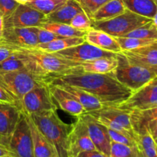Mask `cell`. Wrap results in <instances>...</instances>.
Returning <instances> with one entry per match:
<instances>
[{"mask_svg":"<svg viewBox=\"0 0 157 157\" xmlns=\"http://www.w3.org/2000/svg\"><path fill=\"white\" fill-rule=\"evenodd\" d=\"M48 84L64 83L85 90L97 98L102 105L117 106L126 101L132 91L116 80L113 72L93 74L69 72L48 78Z\"/></svg>","mask_w":157,"mask_h":157,"instance_id":"obj_1","label":"cell"},{"mask_svg":"<svg viewBox=\"0 0 157 157\" xmlns=\"http://www.w3.org/2000/svg\"><path fill=\"white\" fill-rule=\"evenodd\" d=\"M12 48L15 55L21 59L29 71L47 79L66 74L77 64L75 61L63 59L53 53L42 52L35 48Z\"/></svg>","mask_w":157,"mask_h":157,"instance_id":"obj_2","label":"cell"},{"mask_svg":"<svg viewBox=\"0 0 157 157\" xmlns=\"http://www.w3.org/2000/svg\"><path fill=\"white\" fill-rule=\"evenodd\" d=\"M29 115L40 132L55 147L58 156L67 157V138L71 124L63 122L57 110Z\"/></svg>","mask_w":157,"mask_h":157,"instance_id":"obj_3","label":"cell"},{"mask_svg":"<svg viewBox=\"0 0 157 157\" xmlns=\"http://www.w3.org/2000/svg\"><path fill=\"white\" fill-rule=\"evenodd\" d=\"M44 84H48L47 78L28 70L0 73V86L16 101L20 110L24 95L35 87Z\"/></svg>","mask_w":157,"mask_h":157,"instance_id":"obj_4","label":"cell"},{"mask_svg":"<svg viewBox=\"0 0 157 157\" xmlns=\"http://www.w3.org/2000/svg\"><path fill=\"white\" fill-rule=\"evenodd\" d=\"M117 65L113 75L117 81L132 92L157 78V72L130 62L122 53H117Z\"/></svg>","mask_w":157,"mask_h":157,"instance_id":"obj_5","label":"cell"},{"mask_svg":"<svg viewBox=\"0 0 157 157\" xmlns=\"http://www.w3.org/2000/svg\"><path fill=\"white\" fill-rule=\"evenodd\" d=\"M152 20L126 9L122 14L110 19L91 21V28L103 31L113 37H124L131 31L146 25Z\"/></svg>","mask_w":157,"mask_h":157,"instance_id":"obj_6","label":"cell"},{"mask_svg":"<svg viewBox=\"0 0 157 157\" xmlns=\"http://www.w3.org/2000/svg\"><path fill=\"white\" fill-rule=\"evenodd\" d=\"M21 110L28 114L58 110L50 92L49 84L33 88L24 95L21 101Z\"/></svg>","mask_w":157,"mask_h":157,"instance_id":"obj_7","label":"cell"},{"mask_svg":"<svg viewBox=\"0 0 157 157\" xmlns=\"http://www.w3.org/2000/svg\"><path fill=\"white\" fill-rule=\"evenodd\" d=\"M8 152L10 157H34L30 128L25 114L22 111L11 137Z\"/></svg>","mask_w":157,"mask_h":157,"instance_id":"obj_8","label":"cell"},{"mask_svg":"<svg viewBox=\"0 0 157 157\" xmlns=\"http://www.w3.org/2000/svg\"><path fill=\"white\" fill-rule=\"evenodd\" d=\"M156 78L132 92L130 96L124 102L117 106L127 111L146 110L157 107Z\"/></svg>","mask_w":157,"mask_h":157,"instance_id":"obj_9","label":"cell"},{"mask_svg":"<svg viewBox=\"0 0 157 157\" xmlns=\"http://www.w3.org/2000/svg\"><path fill=\"white\" fill-rule=\"evenodd\" d=\"M47 22L45 15L26 4H19L10 15L3 18V29L41 27Z\"/></svg>","mask_w":157,"mask_h":157,"instance_id":"obj_10","label":"cell"},{"mask_svg":"<svg viewBox=\"0 0 157 157\" xmlns=\"http://www.w3.org/2000/svg\"><path fill=\"white\" fill-rule=\"evenodd\" d=\"M96 150L82 117H77L71 124L67 138V157H77L81 152Z\"/></svg>","mask_w":157,"mask_h":157,"instance_id":"obj_11","label":"cell"},{"mask_svg":"<svg viewBox=\"0 0 157 157\" xmlns=\"http://www.w3.org/2000/svg\"><path fill=\"white\" fill-rule=\"evenodd\" d=\"M53 54L63 59L75 62H84L101 58L115 57L117 55L116 53L103 50L86 41L81 44L67 48Z\"/></svg>","mask_w":157,"mask_h":157,"instance_id":"obj_12","label":"cell"},{"mask_svg":"<svg viewBox=\"0 0 157 157\" xmlns=\"http://www.w3.org/2000/svg\"><path fill=\"white\" fill-rule=\"evenodd\" d=\"M21 112L16 105L0 102V146L7 150Z\"/></svg>","mask_w":157,"mask_h":157,"instance_id":"obj_13","label":"cell"},{"mask_svg":"<svg viewBox=\"0 0 157 157\" xmlns=\"http://www.w3.org/2000/svg\"><path fill=\"white\" fill-rule=\"evenodd\" d=\"M1 44L21 48H32L38 44L35 27L3 29Z\"/></svg>","mask_w":157,"mask_h":157,"instance_id":"obj_14","label":"cell"},{"mask_svg":"<svg viewBox=\"0 0 157 157\" xmlns=\"http://www.w3.org/2000/svg\"><path fill=\"white\" fill-rule=\"evenodd\" d=\"M130 119L132 130L136 136L149 133L156 141L157 107L146 110H131Z\"/></svg>","mask_w":157,"mask_h":157,"instance_id":"obj_15","label":"cell"},{"mask_svg":"<svg viewBox=\"0 0 157 157\" xmlns=\"http://www.w3.org/2000/svg\"><path fill=\"white\" fill-rule=\"evenodd\" d=\"M81 117L87 125L89 135L96 150L102 153L106 156L110 157L111 140L107 127L98 122L88 113H83Z\"/></svg>","mask_w":157,"mask_h":157,"instance_id":"obj_16","label":"cell"},{"mask_svg":"<svg viewBox=\"0 0 157 157\" xmlns=\"http://www.w3.org/2000/svg\"><path fill=\"white\" fill-rule=\"evenodd\" d=\"M121 53L130 62L157 72V42Z\"/></svg>","mask_w":157,"mask_h":157,"instance_id":"obj_17","label":"cell"},{"mask_svg":"<svg viewBox=\"0 0 157 157\" xmlns=\"http://www.w3.org/2000/svg\"><path fill=\"white\" fill-rule=\"evenodd\" d=\"M117 65V55L115 57L101 58L91 61L77 62L69 72H84L93 74H109L113 71ZM66 73V74H67Z\"/></svg>","mask_w":157,"mask_h":157,"instance_id":"obj_18","label":"cell"},{"mask_svg":"<svg viewBox=\"0 0 157 157\" xmlns=\"http://www.w3.org/2000/svg\"><path fill=\"white\" fill-rule=\"evenodd\" d=\"M24 113L25 114L28 124H29V128H30L32 144H33L34 157L58 156L55 148L44 137V135L40 132V130L36 127L30 115L25 113Z\"/></svg>","mask_w":157,"mask_h":157,"instance_id":"obj_19","label":"cell"},{"mask_svg":"<svg viewBox=\"0 0 157 157\" xmlns=\"http://www.w3.org/2000/svg\"><path fill=\"white\" fill-rule=\"evenodd\" d=\"M93 117H104L117 123L127 129L128 131L133 133L130 124V111L120 108L117 106L103 105L98 110L85 112Z\"/></svg>","mask_w":157,"mask_h":157,"instance_id":"obj_20","label":"cell"},{"mask_svg":"<svg viewBox=\"0 0 157 157\" xmlns=\"http://www.w3.org/2000/svg\"><path fill=\"white\" fill-rule=\"evenodd\" d=\"M50 92L55 104L59 106L64 111L74 117H79L85 113V110L81 104L70 96L64 90L56 85H51Z\"/></svg>","mask_w":157,"mask_h":157,"instance_id":"obj_21","label":"cell"},{"mask_svg":"<svg viewBox=\"0 0 157 157\" xmlns=\"http://www.w3.org/2000/svg\"><path fill=\"white\" fill-rule=\"evenodd\" d=\"M51 85H56L62 89L63 90H64L75 101L81 104L86 112L98 110L103 106L95 97L81 88L67 84H64V83H58V84H51Z\"/></svg>","mask_w":157,"mask_h":157,"instance_id":"obj_22","label":"cell"},{"mask_svg":"<svg viewBox=\"0 0 157 157\" xmlns=\"http://www.w3.org/2000/svg\"><path fill=\"white\" fill-rule=\"evenodd\" d=\"M84 38L87 42L104 51L116 54L121 52V47L114 37L103 31L91 28L87 31Z\"/></svg>","mask_w":157,"mask_h":157,"instance_id":"obj_23","label":"cell"},{"mask_svg":"<svg viewBox=\"0 0 157 157\" xmlns=\"http://www.w3.org/2000/svg\"><path fill=\"white\" fill-rule=\"evenodd\" d=\"M82 9L75 0H67L66 3L55 12L46 15L48 22L70 25L72 18L82 12Z\"/></svg>","mask_w":157,"mask_h":157,"instance_id":"obj_24","label":"cell"},{"mask_svg":"<svg viewBox=\"0 0 157 157\" xmlns=\"http://www.w3.org/2000/svg\"><path fill=\"white\" fill-rule=\"evenodd\" d=\"M126 9L153 19L157 15L156 0H122Z\"/></svg>","mask_w":157,"mask_h":157,"instance_id":"obj_25","label":"cell"},{"mask_svg":"<svg viewBox=\"0 0 157 157\" xmlns=\"http://www.w3.org/2000/svg\"><path fill=\"white\" fill-rule=\"evenodd\" d=\"M126 11L122 0H110L101 6L90 18L91 21H105L121 15Z\"/></svg>","mask_w":157,"mask_h":157,"instance_id":"obj_26","label":"cell"},{"mask_svg":"<svg viewBox=\"0 0 157 157\" xmlns=\"http://www.w3.org/2000/svg\"><path fill=\"white\" fill-rule=\"evenodd\" d=\"M85 41L84 37H70V38H61L53 40L47 43L38 44L35 48L48 53H55L59 51L64 50L67 48L81 44Z\"/></svg>","mask_w":157,"mask_h":157,"instance_id":"obj_27","label":"cell"},{"mask_svg":"<svg viewBox=\"0 0 157 157\" xmlns=\"http://www.w3.org/2000/svg\"><path fill=\"white\" fill-rule=\"evenodd\" d=\"M41 28L48 31L53 32L63 38H70V37H84L86 32L78 30L70 25L62 24V23L47 22L41 25Z\"/></svg>","mask_w":157,"mask_h":157,"instance_id":"obj_28","label":"cell"},{"mask_svg":"<svg viewBox=\"0 0 157 157\" xmlns=\"http://www.w3.org/2000/svg\"><path fill=\"white\" fill-rule=\"evenodd\" d=\"M136 145L142 157H157L156 141L149 133L136 136Z\"/></svg>","mask_w":157,"mask_h":157,"instance_id":"obj_29","label":"cell"},{"mask_svg":"<svg viewBox=\"0 0 157 157\" xmlns=\"http://www.w3.org/2000/svg\"><path fill=\"white\" fill-rule=\"evenodd\" d=\"M124 37L142 38V39H157L156 18H153L150 22L138 27L131 31Z\"/></svg>","mask_w":157,"mask_h":157,"instance_id":"obj_30","label":"cell"},{"mask_svg":"<svg viewBox=\"0 0 157 157\" xmlns=\"http://www.w3.org/2000/svg\"><path fill=\"white\" fill-rule=\"evenodd\" d=\"M66 2L67 0H31L26 5L48 15L61 7Z\"/></svg>","mask_w":157,"mask_h":157,"instance_id":"obj_31","label":"cell"},{"mask_svg":"<svg viewBox=\"0 0 157 157\" xmlns=\"http://www.w3.org/2000/svg\"><path fill=\"white\" fill-rule=\"evenodd\" d=\"M121 47V51L131 50L143 46L149 45L157 42V39H142L129 37H114Z\"/></svg>","mask_w":157,"mask_h":157,"instance_id":"obj_32","label":"cell"},{"mask_svg":"<svg viewBox=\"0 0 157 157\" xmlns=\"http://www.w3.org/2000/svg\"><path fill=\"white\" fill-rule=\"evenodd\" d=\"M110 157H142L137 147H129L111 141Z\"/></svg>","mask_w":157,"mask_h":157,"instance_id":"obj_33","label":"cell"},{"mask_svg":"<svg viewBox=\"0 0 157 157\" xmlns=\"http://www.w3.org/2000/svg\"><path fill=\"white\" fill-rule=\"evenodd\" d=\"M27 70L24 62L15 53L0 62V73L15 71Z\"/></svg>","mask_w":157,"mask_h":157,"instance_id":"obj_34","label":"cell"},{"mask_svg":"<svg viewBox=\"0 0 157 157\" xmlns=\"http://www.w3.org/2000/svg\"><path fill=\"white\" fill-rule=\"evenodd\" d=\"M88 17L110 0H75Z\"/></svg>","mask_w":157,"mask_h":157,"instance_id":"obj_35","label":"cell"},{"mask_svg":"<svg viewBox=\"0 0 157 157\" xmlns=\"http://www.w3.org/2000/svg\"><path fill=\"white\" fill-rule=\"evenodd\" d=\"M70 25L78 30L87 32L91 29V21L84 11L77 14L70 22Z\"/></svg>","mask_w":157,"mask_h":157,"instance_id":"obj_36","label":"cell"},{"mask_svg":"<svg viewBox=\"0 0 157 157\" xmlns=\"http://www.w3.org/2000/svg\"><path fill=\"white\" fill-rule=\"evenodd\" d=\"M108 133L111 141L129 146V147H137L136 140L132 138L131 136H127V135L120 133V132L115 131V130H110V129H108Z\"/></svg>","mask_w":157,"mask_h":157,"instance_id":"obj_37","label":"cell"},{"mask_svg":"<svg viewBox=\"0 0 157 157\" xmlns=\"http://www.w3.org/2000/svg\"><path fill=\"white\" fill-rule=\"evenodd\" d=\"M35 31H36L37 38H38V44L47 43L53 40L63 38L41 27H35Z\"/></svg>","mask_w":157,"mask_h":157,"instance_id":"obj_38","label":"cell"},{"mask_svg":"<svg viewBox=\"0 0 157 157\" xmlns=\"http://www.w3.org/2000/svg\"><path fill=\"white\" fill-rule=\"evenodd\" d=\"M18 5L15 0H0V12L3 18L10 15Z\"/></svg>","mask_w":157,"mask_h":157,"instance_id":"obj_39","label":"cell"},{"mask_svg":"<svg viewBox=\"0 0 157 157\" xmlns=\"http://www.w3.org/2000/svg\"><path fill=\"white\" fill-rule=\"evenodd\" d=\"M14 53L13 48L0 43V62L4 61Z\"/></svg>","mask_w":157,"mask_h":157,"instance_id":"obj_40","label":"cell"},{"mask_svg":"<svg viewBox=\"0 0 157 157\" xmlns=\"http://www.w3.org/2000/svg\"><path fill=\"white\" fill-rule=\"evenodd\" d=\"M0 102L2 103H7V104H14V105H16L17 107L19 108L18 104L16 103V101L10 96V95L8 94V92H6L2 87L0 86ZM20 109V108H19Z\"/></svg>","mask_w":157,"mask_h":157,"instance_id":"obj_41","label":"cell"},{"mask_svg":"<svg viewBox=\"0 0 157 157\" xmlns=\"http://www.w3.org/2000/svg\"><path fill=\"white\" fill-rule=\"evenodd\" d=\"M77 157H107L98 150H87L80 153Z\"/></svg>","mask_w":157,"mask_h":157,"instance_id":"obj_42","label":"cell"},{"mask_svg":"<svg viewBox=\"0 0 157 157\" xmlns=\"http://www.w3.org/2000/svg\"><path fill=\"white\" fill-rule=\"evenodd\" d=\"M3 32V17L2 15L1 12H0V40L2 38V35Z\"/></svg>","mask_w":157,"mask_h":157,"instance_id":"obj_43","label":"cell"},{"mask_svg":"<svg viewBox=\"0 0 157 157\" xmlns=\"http://www.w3.org/2000/svg\"><path fill=\"white\" fill-rule=\"evenodd\" d=\"M6 155H9V152L6 149L0 146V157L2 156H6Z\"/></svg>","mask_w":157,"mask_h":157,"instance_id":"obj_44","label":"cell"},{"mask_svg":"<svg viewBox=\"0 0 157 157\" xmlns=\"http://www.w3.org/2000/svg\"><path fill=\"white\" fill-rule=\"evenodd\" d=\"M15 1L18 3H19V4H26L28 2L31 1V0H15Z\"/></svg>","mask_w":157,"mask_h":157,"instance_id":"obj_45","label":"cell"},{"mask_svg":"<svg viewBox=\"0 0 157 157\" xmlns=\"http://www.w3.org/2000/svg\"><path fill=\"white\" fill-rule=\"evenodd\" d=\"M1 157H10V156H9V155H6V156H2Z\"/></svg>","mask_w":157,"mask_h":157,"instance_id":"obj_46","label":"cell"},{"mask_svg":"<svg viewBox=\"0 0 157 157\" xmlns=\"http://www.w3.org/2000/svg\"><path fill=\"white\" fill-rule=\"evenodd\" d=\"M53 157H58L57 156H53Z\"/></svg>","mask_w":157,"mask_h":157,"instance_id":"obj_47","label":"cell"}]
</instances>
